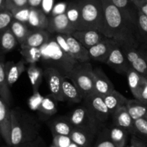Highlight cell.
I'll use <instances>...</instances> for the list:
<instances>
[{
    "label": "cell",
    "instance_id": "obj_49",
    "mask_svg": "<svg viewBox=\"0 0 147 147\" xmlns=\"http://www.w3.org/2000/svg\"><path fill=\"white\" fill-rule=\"evenodd\" d=\"M42 0H28L29 6L32 8H40V5Z\"/></svg>",
    "mask_w": 147,
    "mask_h": 147
},
{
    "label": "cell",
    "instance_id": "obj_10",
    "mask_svg": "<svg viewBox=\"0 0 147 147\" xmlns=\"http://www.w3.org/2000/svg\"><path fill=\"white\" fill-rule=\"evenodd\" d=\"M44 68V76L47 80L51 96L57 101H65L62 89L65 78L56 69L50 67H45Z\"/></svg>",
    "mask_w": 147,
    "mask_h": 147
},
{
    "label": "cell",
    "instance_id": "obj_34",
    "mask_svg": "<svg viewBox=\"0 0 147 147\" xmlns=\"http://www.w3.org/2000/svg\"><path fill=\"white\" fill-rule=\"evenodd\" d=\"M22 56L24 58V62L30 64H36L40 62L41 60V50L40 48H34V47H28V48L21 49Z\"/></svg>",
    "mask_w": 147,
    "mask_h": 147
},
{
    "label": "cell",
    "instance_id": "obj_5",
    "mask_svg": "<svg viewBox=\"0 0 147 147\" xmlns=\"http://www.w3.org/2000/svg\"><path fill=\"white\" fill-rule=\"evenodd\" d=\"M67 79L77 87L83 98L95 93L93 68L89 62L79 63L72 70Z\"/></svg>",
    "mask_w": 147,
    "mask_h": 147
},
{
    "label": "cell",
    "instance_id": "obj_7",
    "mask_svg": "<svg viewBox=\"0 0 147 147\" xmlns=\"http://www.w3.org/2000/svg\"><path fill=\"white\" fill-rule=\"evenodd\" d=\"M67 118L74 128L89 131L96 134L100 132L101 125L99 124L84 106L76 108Z\"/></svg>",
    "mask_w": 147,
    "mask_h": 147
},
{
    "label": "cell",
    "instance_id": "obj_4",
    "mask_svg": "<svg viewBox=\"0 0 147 147\" xmlns=\"http://www.w3.org/2000/svg\"><path fill=\"white\" fill-rule=\"evenodd\" d=\"M81 11L83 30H94L101 32L103 9L101 0H78Z\"/></svg>",
    "mask_w": 147,
    "mask_h": 147
},
{
    "label": "cell",
    "instance_id": "obj_33",
    "mask_svg": "<svg viewBox=\"0 0 147 147\" xmlns=\"http://www.w3.org/2000/svg\"><path fill=\"white\" fill-rule=\"evenodd\" d=\"M57 101L53 96H44L43 100L39 107L38 111L46 116H53L57 111V107L55 102Z\"/></svg>",
    "mask_w": 147,
    "mask_h": 147
},
{
    "label": "cell",
    "instance_id": "obj_25",
    "mask_svg": "<svg viewBox=\"0 0 147 147\" xmlns=\"http://www.w3.org/2000/svg\"><path fill=\"white\" fill-rule=\"evenodd\" d=\"M105 103L109 109L111 116L116 110L123 106H126L129 99L115 89L109 94L103 96Z\"/></svg>",
    "mask_w": 147,
    "mask_h": 147
},
{
    "label": "cell",
    "instance_id": "obj_45",
    "mask_svg": "<svg viewBox=\"0 0 147 147\" xmlns=\"http://www.w3.org/2000/svg\"><path fill=\"white\" fill-rule=\"evenodd\" d=\"M55 0H42L40 5V9L47 15L51 14L53 7L55 6Z\"/></svg>",
    "mask_w": 147,
    "mask_h": 147
},
{
    "label": "cell",
    "instance_id": "obj_35",
    "mask_svg": "<svg viewBox=\"0 0 147 147\" xmlns=\"http://www.w3.org/2000/svg\"><path fill=\"white\" fill-rule=\"evenodd\" d=\"M140 139L147 142V117L134 121V134Z\"/></svg>",
    "mask_w": 147,
    "mask_h": 147
},
{
    "label": "cell",
    "instance_id": "obj_11",
    "mask_svg": "<svg viewBox=\"0 0 147 147\" xmlns=\"http://www.w3.org/2000/svg\"><path fill=\"white\" fill-rule=\"evenodd\" d=\"M118 43L113 39L105 37L103 40L88 50L90 60L106 63L111 53Z\"/></svg>",
    "mask_w": 147,
    "mask_h": 147
},
{
    "label": "cell",
    "instance_id": "obj_39",
    "mask_svg": "<svg viewBox=\"0 0 147 147\" xmlns=\"http://www.w3.org/2000/svg\"><path fill=\"white\" fill-rule=\"evenodd\" d=\"M134 97L147 106V78L145 77L142 78V81Z\"/></svg>",
    "mask_w": 147,
    "mask_h": 147
},
{
    "label": "cell",
    "instance_id": "obj_48",
    "mask_svg": "<svg viewBox=\"0 0 147 147\" xmlns=\"http://www.w3.org/2000/svg\"><path fill=\"white\" fill-rule=\"evenodd\" d=\"M43 143L44 142H42V139L41 138L38 137L33 142L26 144L22 145V146L20 147H43Z\"/></svg>",
    "mask_w": 147,
    "mask_h": 147
},
{
    "label": "cell",
    "instance_id": "obj_28",
    "mask_svg": "<svg viewBox=\"0 0 147 147\" xmlns=\"http://www.w3.org/2000/svg\"><path fill=\"white\" fill-rule=\"evenodd\" d=\"M50 128L53 135H63L70 136L73 129L67 118H57L50 123Z\"/></svg>",
    "mask_w": 147,
    "mask_h": 147
},
{
    "label": "cell",
    "instance_id": "obj_38",
    "mask_svg": "<svg viewBox=\"0 0 147 147\" xmlns=\"http://www.w3.org/2000/svg\"><path fill=\"white\" fill-rule=\"evenodd\" d=\"M13 20L14 17L11 11L7 9L0 11V33L9 28Z\"/></svg>",
    "mask_w": 147,
    "mask_h": 147
},
{
    "label": "cell",
    "instance_id": "obj_53",
    "mask_svg": "<svg viewBox=\"0 0 147 147\" xmlns=\"http://www.w3.org/2000/svg\"><path fill=\"white\" fill-rule=\"evenodd\" d=\"M131 1H132V2H133V1H134V0H131Z\"/></svg>",
    "mask_w": 147,
    "mask_h": 147
},
{
    "label": "cell",
    "instance_id": "obj_40",
    "mask_svg": "<svg viewBox=\"0 0 147 147\" xmlns=\"http://www.w3.org/2000/svg\"><path fill=\"white\" fill-rule=\"evenodd\" d=\"M30 10H31V7H26L24 8L14 9L11 12L12 14L13 17H14V20L27 24L29 17H30Z\"/></svg>",
    "mask_w": 147,
    "mask_h": 147
},
{
    "label": "cell",
    "instance_id": "obj_19",
    "mask_svg": "<svg viewBox=\"0 0 147 147\" xmlns=\"http://www.w3.org/2000/svg\"><path fill=\"white\" fill-rule=\"evenodd\" d=\"M123 17L131 24L137 27L138 9L131 0H111Z\"/></svg>",
    "mask_w": 147,
    "mask_h": 147
},
{
    "label": "cell",
    "instance_id": "obj_21",
    "mask_svg": "<svg viewBox=\"0 0 147 147\" xmlns=\"http://www.w3.org/2000/svg\"><path fill=\"white\" fill-rule=\"evenodd\" d=\"M98 134L89 131L73 128L70 137L73 143L81 147H92L93 142Z\"/></svg>",
    "mask_w": 147,
    "mask_h": 147
},
{
    "label": "cell",
    "instance_id": "obj_29",
    "mask_svg": "<svg viewBox=\"0 0 147 147\" xmlns=\"http://www.w3.org/2000/svg\"><path fill=\"white\" fill-rule=\"evenodd\" d=\"M126 107L134 121L147 117V106L137 99H129Z\"/></svg>",
    "mask_w": 147,
    "mask_h": 147
},
{
    "label": "cell",
    "instance_id": "obj_44",
    "mask_svg": "<svg viewBox=\"0 0 147 147\" xmlns=\"http://www.w3.org/2000/svg\"><path fill=\"white\" fill-rule=\"evenodd\" d=\"M67 5H68V3L65 2V1H60V2L55 4L52 10L50 16H57L65 14Z\"/></svg>",
    "mask_w": 147,
    "mask_h": 147
},
{
    "label": "cell",
    "instance_id": "obj_37",
    "mask_svg": "<svg viewBox=\"0 0 147 147\" xmlns=\"http://www.w3.org/2000/svg\"><path fill=\"white\" fill-rule=\"evenodd\" d=\"M92 147H116L109 137V129L101 131L98 134V139Z\"/></svg>",
    "mask_w": 147,
    "mask_h": 147
},
{
    "label": "cell",
    "instance_id": "obj_32",
    "mask_svg": "<svg viewBox=\"0 0 147 147\" xmlns=\"http://www.w3.org/2000/svg\"><path fill=\"white\" fill-rule=\"evenodd\" d=\"M9 29L20 45L24 42V40L27 39V37H28L32 31L31 29L29 27L27 24L15 20L12 21Z\"/></svg>",
    "mask_w": 147,
    "mask_h": 147
},
{
    "label": "cell",
    "instance_id": "obj_12",
    "mask_svg": "<svg viewBox=\"0 0 147 147\" xmlns=\"http://www.w3.org/2000/svg\"><path fill=\"white\" fill-rule=\"evenodd\" d=\"M106 64L109 65L119 74L126 76L129 69L131 67L123 50L119 44L116 45L113 49Z\"/></svg>",
    "mask_w": 147,
    "mask_h": 147
},
{
    "label": "cell",
    "instance_id": "obj_55",
    "mask_svg": "<svg viewBox=\"0 0 147 147\" xmlns=\"http://www.w3.org/2000/svg\"><path fill=\"white\" fill-rule=\"evenodd\" d=\"M74 1H78V0H74Z\"/></svg>",
    "mask_w": 147,
    "mask_h": 147
},
{
    "label": "cell",
    "instance_id": "obj_36",
    "mask_svg": "<svg viewBox=\"0 0 147 147\" xmlns=\"http://www.w3.org/2000/svg\"><path fill=\"white\" fill-rule=\"evenodd\" d=\"M137 29L139 40L147 45V16L139 10L138 11Z\"/></svg>",
    "mask_w": 147,
    "mask_h": 147
},
{
    "label": "cell",
    "instance_id": "obj_20",
    "mask_svg": "<svg viewBox=\"0 0 147 147\" xmlns=\"http://www.w3.org/2000/svg\"><path fill=\"white\" fill-rule=\"evenodd\" d=\"M49 23V17L39 8L31 7L27 25L31 30H47Z\"/></svg>",
    "mask_w": 147,
    "mask_h": 147
},
{
    "label": "cell",
    "instance_id": "obj_41",
    "mask_svg": "<svg viewBox=\"0 0 147 147\" xmlns=\"http://www.w3.org/2000/svg\"><path fill=\"white\" fill-rule=\"evenodd\" d=\"M29 6L28 0H6L5 9L9 11Z\"/></svg>",
    "mask_w": 147,
    "mask_h": 147
},
{
    "label": "cell",
    "instance_id": "obj_13",
    "mask_svg": "<svg viewBox=\"0 0 147 147\" xmlns=\"http://www.w3.org/2000/svg\"><path fill=\"white\" fill-rule=\"evenodd\" d=\"M47 31L50 34H72L76 30L69 22L65 14L49 17Z\"/></svg>",
    "mask_w": 147,
    "mask_h": 147
},
{
    "label": "cell",
    "instance_id": "obj_18",
    "mask_svg": "<svg viewBox=\"0 0 147 147\" xmlns=\"http://www.w3.org/2000/svg\"><path fill=\"white\" fill-rule=\"evenodd\" d=\"M113 125L127 131L131 135L134 130V121L128 112L126 106L119 108L112 114Z\"/></svg>",
    "mask_w": 147,
    "mask_h": 147
},
{
    "label": "cell",
    "instance_id": "obj_14",
    "mask_svg": "<svg viewBox=\"0 0 147 147\" xmlns=\"http://www.w3.org/2000/svg\"><path fill=\"white\" fill-rule=\"evenodd\" d=\"M0 135L11 147V109L0 97Z\"/></svg>",
    "mask_w": 147,
    "mask_h": 147
},
{
    "label": "cell",
    "instance_id": "obj_16",
    "mask_svg": "<svg viewBox=\"0 0 147 147\" xmlns=\"http://www.w3.org/2000/svg\"><path fill=\"white\" fill-rule=\"evenodd\" d=\"M72 35L88 50L100 42L106 37L101 32L94 30H77L75 31Z\"/></svg>",
    "mask_w": 147,
    "mask_h": 147
},
{
    "label": "cell",
    "instance_id": "obj_15",
    "mask_svg": "<svg viewBox=\"0 0 147 147\" xmlns=\"http://www.w3.org/2000/svg\"><path fill=\"white\" fill-rule=\"evenodd\" d=\"M93 83L95 93L104 96L115 90L114 85L100 67L93 68Z\"/></svg>",
    "mask_w": 147,
    "mask_h": 147
},
{
    "label": "cell",
    "instance_id": "obj_26",
    "mask_svg": "<svg viewBox=\"0 0 147 147\" xmlns=\"http://www.w3.org/2000/svg\"><path fill=\"white\" fill-rule=\"evenodd\" d=\"M18 44L9 28L0 33V57H3L4 55L12 51Z\"/></svg>",
    "mask_w": 147,
    "mask_h": 147
},
{
    "label": "cell",
    "instance_id": "obj_9",
    "mask_svg": "<svg viewBox=\"0 0 147 147\" xmlns=\"http://www.w3.org/2000/svg\"><path fill=\"white\" fill-rule=\"evenodd\" d=\"M120 46V45H119ZM123 50L131 67L147 78V54L138 47L120 46Z\"/></svg>",
    "mask_w": 147,
    "mask_h": 147
},
{
    "label": "cell",
    "instance_id": "obj_51",
    "mask_svg": "<svg viewBox=\"0 0 147 147\" xmlns=\"http://www.w3.org/2000/svg\"><path fill=\"white\" fill-rule=\"evenodd\" d=\"M69 147H81V146H78V145L76 144H74V143H72L70 145V146H69Z\"/></svg>",
    "mask_w": 147,
    "mask_h": 147
},
{
    "label": "cell",
    "instance_id": "obj_52",
    "mask_svg": "<svg viewBox=\"0 0 147 147\" xmlns=\"http://www.w3.org/2000/svg\"><path fill=\"white\" fill-rule=\"evenodd\" d=\"M50 147H56V146H55L54 145H53V144H51V145H50Z\"/></svg>",
    "mask_w": 147,
    "mask_h": 147
},
{
    "label": "cell",
    "instance_id": "obj_31",
    "mask_svg": "<svg viewBox=\"0 0 147 147\" xmlns=\"http://www.w3.org/2000/svg\"><path fill=\"white\" fill-rule=\"evenodd\" d=\"M109 137L116 147H126L129 133L125 129L113 125L109 129Z\"/></svg>",
    "mask_w": 147,
    "mask_h": 147
},
{
    "label": "cell",
    "instance_id": "obj_17",
    "mask_svg": "<svg viewBox=\"0 0 147 147\" xmlns=\"http://www.w3.org/2000/svg\"><path fill=\"white\" fill-rule=\"evenodd\" d=\"M51 37V34L47 30H32L24 42L20 45L21 49L34 47L41 48L47 42Z\"/></svg>",
    "mask_w": 147,
    "mask_h": 147
},
{
    "label": "cell",
    "instance_id": "obj_3",
    "mask_svg": "<svg viewBox=\"0 0 147 147\" xmlns=\"http://www.w3.org/2000/svg\"><path fill=\"white\" fill-rule=\"evenodd\" d=\"M40 50L42 53L40 62L45 67L56 69L65 78H68L72 70L79 63L62 50L52 34L49 41Z\"/></svg>",
    "mask_w": 147,
    "mask_h": 147
},
{
    "label": "cell",
    "instance_id": "obj_27",
    "mask_svg": "<svg viewBox=\"0 0 147 147\" xmlns=\"http://www.w3.org/2000/svg\"><path fill=\"white\" fill-rule=\"evenodd\" d=\"M0 97L7 106H11L12 97L10 88L7 81L5 63L4 62V57H0Z\"/></svg>",
    "mask_w": 147,
    "mask_h": 147
},
{
    "label": "cell",
    "instance_id": "obj_47",
    "mask_svg": "<svg viewBox=\"0 0 147 147\" xmlns=\"http://www.w3.org/2000/svg\"><path fill=\"white\" fill-rule=\"evenodd\" d=\"M130 144L133 147H147V143L134 135H132Z\"/></svg>",
    "mask_w": 147,
    "mask_h": 147
},
{
    "label": "cell",
    "instance_id": "obj_42",
    "mask_svg": "<svg viewBox=\"0 0 147 147\" xmlns=\"http://www.w3.org/2000/svg\"><path fill=\"white\" fill-rule=\"evenodd\" d=\"M53 144L56 147H69L73 143L71 139L68 136L63 135H53Z\"/></svg>",
    "mask_w": 147,
    "mask_h": 147
},
{
    "label": "cell",
    "instance_id": "obj_6",
    "mask_svg": "<svg viewBox=\"0 0 147 147\" xmlns=\"http://www.w3.org/2000/svg\"><path fill=\"white\" fill-rule=\"evenodd\" d=\"M52 35L62 50L70 55L78 63L90 61V57L88 50L73 37V35L62 34H53Z\"/></svg>",
    "mask_w": 147,
    "mask_h": 147
},
{
    "label": "cell",
    "instance_id": "obj_54",
    "mask_svg": "<svg viewBox=\"0 0 147 147\" xmlns=\"http://www.w3.org/2000/svg\"><path fill=\"white\" fill-rule=\"evenodd\" d=\"M1 135H0V140H1Z\"/></svg>",
    "mask_w": 147,
    "mask_h": 147
},
{
    "label": "cell",
    "instance_id": "obj_43",
    "mask_svg": "<svg viewBox=\"0 0 147 147\" xmlns=\"http://www.w3.org/2000/svg\"><path fill=\"white\" fill-rule=\"evenodd\" d=\"M43 98H44V96H42L39 92L33 93V95L28 100V105L30 109L32 111H38L39 107H40V104L42 101Z\"/></svg>",
    "mask_w": 147,
    "mask_h": 147
},
{
    "label": "cell",
    "instance_id": "obj_23",
    "mask_svg": "<svg viewBox=\"0 0 147 147\" xmlns=\"http://www.w3.org/2000/svg\"><path fill=\"white\" fill-rule=\"evenodd\" d=\"M65 14L76 31L83 30L81 11L78 1H72L68 3Z\"/></svg>",
    "mask_w": 147,
    "mask_h": 147
},
{
    "label": "cell",
    "instance_id": "obj_46",
    "mask_svg": "<svg viewBox=\"0 0 147 147\" xmlns=\"http://www.w3.org/2000/svg\"><path fill=\"white\" fill-rule=\"evenodd\" d=\"M133 2L138 10L147 16V0H134Z\"/></svg>",
    "mask_w": 147,
    "mask_h": 147
},
{
    "label": "cell",
    "instance_id": "obj_30",
    "mask_svg": "<svg viewBox=\"0 0 147 147\" xmlns=\"http://www.w3.org/2000/svg\"><path fill=\"white\" fill-rule=\"evenodd\" d=\"M27 73L31 83L33 93L39 92L44 76V70L36 64H30L29 65Z\"/></svg>",
    "mask_w": 147,
    "mask_h": 147
},
{
    "label": "cell",
    "instance_id": "obj_2",
    "mask_svg": "<svg viewBox=\"0 0 147 147\" xmlns=\"http://www.w3.org/2000/svg\"><path fill=\"white\" fill-rule=\"evenodd\" d=\"M40 125L34 118L18 109L11 110V147H20L39 137Z\"/></svg>",
    "mask_w": 147,
    "mask_h": 147
},
{
    "label": "cell",
    "instance_id": "obj_24",
    "mask_svg": "<svg viewBox=\"0 0 147 147\" xmlns=\"http://www.w3.org/2000/svg\"><path fill=\"white\" fill-rule=\"evenodd\" d=\"M62 89L65 101L70 102L71 103H78L83 99L82 93L69 79L65 78Z\"/></svg>",
    "mask_w": 147,
    "mask_h": 147
},
{
    "label": "cell",
    "instance_id": "obj_1",
    "mask_svg": "<svg viewBox=\"0 0 147 147\" xmlns=\"http://www.w3.org/2000/svg\"><path fill=\"white\" fill-rule=\"evenodd\" d=\"M103 9V25L101 33L112 38L120 46L138 47L137 27L129 22L111 0H101Z\"/></svg>",
    "mask_w": 147,
    "mask_h": 147
},
{
    "label": "cell",
    "instance_id": "obj_50",
    "mask_svg": "<svg viewBox=\"0 0 147 147\" xmlns=\"http://www.w3.org/2000/svg\"><path fill=\"white\" fill-rule=\"evenodd\" d=\"M6 0H0V11L5 9Z\"/></svg>",
    "mask_w": 147,
    "mask_h": 147
},
{
    "label": "cell",
    "instance_id": "obj_8",
    "mask_svg": "<svg viewBox=\"0 0 147 147\" xmlns=\"http://www.w3.org/2000/svg\"><path fill=\"white\" fill-rule=\"evenodd\" d=\"M83 100V106L86 108L92 116L98 122L99 124L102 125L111 116V113L105 103L103 96L94 93L85 97Z\"/></svg>",
    "mask_w": 147,
    "mask_h": 147
},
{
    "label": "cell",
    "instance_id": "obj_22",
    "mask_svg": "<svg viewBox=\"0 0 147 147\" xmlns=\"http://www.w3.org/2000/svg\"><path fill=\"white\" fill-rule=\"evenodd\" d=\"M25 62L24 60H20L17 63L8 62L5 63L6 76L8 86L11 88L18 80L23 72L25 70Z\"/></svg>",
    "mask_w": 147,
    "mask_h": 147
}]
</instances>
